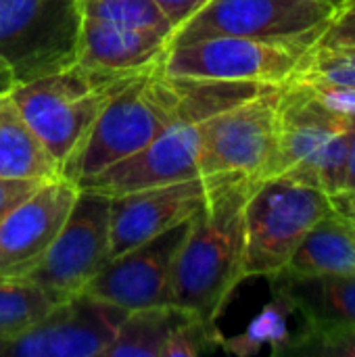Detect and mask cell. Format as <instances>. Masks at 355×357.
Returning a JSON list of instances; mask_svg holds the SVG:
<instances>
[{
  "mask_svg": "<svg viewBox=\"0 0 355 357\" xmlns=\"http://www.w3.org/2000/svg\"><path fill=\"white\" fill-rule=\"evenodd\" d=\"M274 86L257 82L203 79L167 73L163 63L140 71L117 92L77 149L63 163L61 176L77 182L144 149L178 123H201Z\"/></svg>",
  "mask_w": 355,
  "mask_h": 357,
  "instance_id": "cell-1",
  "label": "cell"
},
{
  "mask_svg": "<svg viewBox=\"0 0 355 357\" xmlns=\"http://www.w3.org/2000/svg\"><path fill=\"white\" fill-rule=\"evenodd\" d=\"M77 184L67 178L44 182L0 220V276H27L63 228Z\"/></svg>",
  "mask_w": 355,
  "mask_h": 357,
  "instance_id": "cell-15",
  "label": "cell"
},
{
  "mask_svg": "<svg viewBox=\"0 0 355 357\" xmlns=\"http://www.w3.org/2000/svg\"><path fill=\"white\" fill-rule=\"evenodd\" d=\"M310 48L312 44L305 42L213 36L169 46L163 67L174 75L282 86L291 79Z\"/></svg>",
  "mask_w": 355,
  "mask_h": 357,
  "instance_id": "cell-10",
  "label": "cell"
},
{
  "mask_svg": "<svg viewBox=\"0 0 355 357\" xmlns=\"http://www.w3.org/2000/svg\"><path fill=\"white\" fill-rule=\"evenodd\" d=\"M157 6L163 10L167 21L178 29L182 23H186L199 8H203L209 0H155ZM176 33V31H174Z\"/></svg>",
  "mask_w": 355,
  "mask_h": 357,
  "instance_id": "cell-28",
  "label": "cell"
},
{
  "mask_svg": "<svg viewBox=\"0 0 355 357\" xmlns=\"http://www.w3.org/2000/svg\"><path fill=\"white\" fill-rule=\"evenodd\" d=\"M13 86H15V79H13L10 71L0 63V94L10 92V88H13Z\"/></svg>",
  "mask_w": 355,
  "mask_h": 357,
  "instance_id": "cell-30",
  "label": "cell"
},
{
  "mask_svg": "<svg viewBox=\"0 0 355 357\" xmlns=\"http://www.w3.org/2000/svg\"><path fill=\"white\" fill-rule=\"evenodd\" d=\"M352 2H355V0H352ZM345 6H347V4H345Z\"/></svg>",
  "mask_w": 355,
  "mask_h": 357,
  "instance_id": "cell-34",
  "label": "cell"
},
{
  "mask_svg": "<svg viewBox=\"0 0 355 357\" xmlns=\"http://www.w3.org/2000/svg\"><path fill=\"white\" fill-rule=\"evenodd\" d=\"M278 98L274 86L199 123L201 176H274L278 155Z\"/></svg>",
  "mask_w": 355,
  "mask_h": 357,
  "instance_id": "cell-7",
  "label": "cell"
},
{
  "mask_svg": "<svg viewBox=\"0 0 355 357\" xmlns=\"http://www.w3.org/2000/svg\"><path fill=\"white\" fill-rule=\"evenodd\" d=\"M77 0H0V63L15 86L77 61Z\"/></svg>",
  "mask_w": 355,
  "mask_h": 357,
  "instance_id": "cell-6",
  "label": "cell"
},
{
  "mask_svg": "<svg viewBox=\"0 0 355 357\" xmlns=\"http://www.w3.org/2000/svg\"><path fill=\"white\" fill-rule=\"evenodd\" d=\"M209 188L211 176H201L111 197V257L197 215L207 201Z\"/></svg>",
  "mask_w": 355,
  "mask_h": 357,
  "instance_id": "cell-13",
  "label": "cell"
},
{
  "mask_svg": "<svg viewBox=\"0 0 355 357\" xmlns=\"http://www.w3.org/2000/svg\"><path fill=\"white\" fill-rule=\"evenodd\" d=\"M82 19L157 33L172 42L174 25L155 0H77Z\"/></svg>",
  "mask_w": 355,
  "mask_h": 357,
  "instance_id": "cell-22",
  "label": "cell"
},
{
  "mask_svg": "<svg viewBox=\"0 0 355 357\" xmlns=\"http://www.w3.org/2000/svg\"><path fill=\"white\" fill-rule=\"evenodd\" d=\"M169 40L151 31L92 19L80 21L77 63L109 71H142L163 63Z\"/></svg>",
  "mask_w": 355,
  "mask_h": 357,
  "instance_id": "cell-17",
  "label": "cell"
},
{
  "mask_svg": "<svg viewBox=\"0 0 355 357\" xmlns=\"http://www.w3.org/2000/svg\"><path fill=\"white\" fill-rule=\"evenodd\" d=\"M312 48L320 50H355V2L343 6L324 31L318 36Z\"/></svg>",
  "mask_w": 355,
  "mask_h": 357,
  "instance_id": "cell-26",
  "label": "cell"
},
{
  "mask_svg": "<svg viewBox=\"0 0 355 357\" xmlns=\"http://www.w3.org/2000/svg\"><path fill=\"white\" fill-rule=\"evenodd\" d=\"M337 211L326 192L287 176L257 180L245 205V276H278L310 234Z\"/></svg>",
  "mask_w": 355,
  "mask_h": 357,
  "instance_id": "cell-5",
  "label": "cell"
},
{
  "mask_svg": "<svg viewBox=\"0 0 355 357\" xmlns=\"http://www.w3.org/2000/svg\"><path fill=\"white\" fill-rule=\"evenodd\" d=\"M337 209L343 211L345 215H349L352 220H355V195L354 197H347V199L337 201Z\"/></svg>",
  "mask_w": 355,
  "mask_h": 357,
  "instance_id": "cell-31",
  "label": "cell"
},
{
  "mask_svg": "<svg viewBox=\"0 0 355 357\" xmlns=\"http://www.w3.org/2000/svg\"><path fill=\"white\" fill-rule=\"evenodd\" d=\"M6 347H8V341L0 337V357L6 356Z\"/></svg>",
  "mask_w": 355,
  "mask_h": 357,
  "instance_id": "cell-33",
  "label": "cell"
},
{
  "mask_svg": "<svg viewBox=\"0 0 355 357\" xmlns=\"http://www.w3.org/2000/svg\"><path fill=\"white\" fill-rule=\"evenodd\" d=\"M192 218L113 257L86 287V293L126 312L172 305L174 261L190 230Z\"/></svg>",
  "mask_w": 355,
  "mask_h": 357,
  "instance_id": "cell-12",
  "label": "cell"
},
{
  "mask_svg": "<svg viewBox=\"0 0 355 357\" xmlns=\"http://www.w3.org/2000/svg\"><path fill=\"white\" fill-rule=\"evenodd\" d=\"M44 182L38 178H0V220L33 195Z\"/></svg>",
  "mask_w": 355,
  "mask_h": 357,
  "instance_id": "cell-27",
  "label": "cell"
},
{
  "mask_svg": "<svg viewBox=\"0 0 355 357\" xmlns=\"http://www.w3.org/2000/svg\"><path fill=\"white\" fill-rule=\"evenodd\" d=\"M274 297L297 312L310 326H355V272L352 274H278Z\"/></svg>",
  "mask_w": 355,
  "mask_h": 357,
  "instance_id": "cell-16",
  "label": "cell"
},
{
  "mask_svg": "<svg viewBox=\"0 0 355 357\" xmlns=\"http://www.w3.org/2000/svg\"><path fill=\"white\" fill-rule=\"evenodd\" d=\"M278 354L305 357H355V326L305 324Z\"/></svg>",
  "mask_w": 355,
  "mask_h": 357,
  "instance_id": "cell-24",
  "label": "cell"
},
{
  "mask_svg": "<svg viewBox=\"0 0 355 357\" xmlns=\"http://www.w3.org/2000/svg\"><path fill=\"white\" fill-rule=\"evenodd\" d=\"M355 117L331 107L312 86L285 82L278 98L274 176L314 186L335 201L343 192Z\"/></svg>",
  "mask_w": 355,
  "mask_h": 357,
  "instance_id": "cell-3",
  "label": "cell"
},
{
  "mask_svg": "<svg viewBox=\"0 0 355 357\" xmlns=\"http://www.w3.org/2000/svg\"><path fill=\"white\" fill-rule=\"evenodd\" d=\"M335 15L320 0H209L176 29L169 46L213 36L314 46Z\"/></svg>",
  "mask_w": 355,
  "mask_h": 357,
  "instance_id": "cell-8",
  "label": "cell"
},
{
  "mask_svg": "<svg viewBox=\"0 0 355 357\" xmlns=\"http://www.w3.org/2000/svg\"><path fill=\"white\" fill-rule=\"evenodd\" d=\"M56 303L50 293L27 276H0V337L10 343Z\"/></svg>",
  "mask_w": 355,
  "mask_h": 357,
  "instance_id": "cell-21",
  "label": "cell"
},
{
  "mask_svg": "<svg viewBox=\"0 0 355 357\" xmlns=\"http://www.w3.org/2000/svg\"><path fill=\"white\" fill-rule=\"evenodd\" d=\"M192 316L174 303L132 310L123 316L105 357H163L169 337Z\"/></svg>",
  "mask_w": 355,
  "mask_h": 357,
  "instance_id": "cell-20",
  "label": "cell"
},
{
  "mask_svg": "<svg viewBox=\"0 0 355 357\" xmlns=\"http://www.w3.org/2000/svg\"><path fill=\"white\" fill-rule=\"evenodd\" d=\"M355 195V126L352 132V140H349V153H347V167H345V184H343V192L337 201L354 197ZM335 201V203H337Z\"/></svg>",
  "mask_w": 355,
  "mask_h": 357,
  "instance_id": "cell-29",
  "label": "cell"
},
{
  "mask_svg": "<svg viewBox=\"0 0 355 357\" xmlns=\"http://www.w3.org/2000/svg\"><path fill=\"white\" fill-rule=\"evenodd\" d=\"M287 274H352L355 272V220L333 211L303 238ZM280 272V274H282Z\"/></svg>",
  "mask_w": 355,
  "mask_h": 357,
  "instance_id": "cell-19",
  "label": "cell"
},
{
  "mask_svg": "<svg viewBox=\"0 0 355 357\" xmlns=\"http://www.w3.org/2000/svg\"><path fill=\"white\" fill-rule=\"evenodd\" d=\"M320 2H324V4H331V6H333V8H335L337 13H339V10H341V8H343L345 4H349L352 0H320Z\"/></svg>",
  "mask_w": 355,
  "mask_h": 357,
  "instance_id": "cell-32",
  "label": "cell"
},
{
  "mask_svg": "<svg viewBox=\"0 0 355 357\" xmlns=\"http://www.w3.org/2000/svg\"><path fill=\"white\" fill-rule=\"evenodd\" d=\"M138 73L96 69L75 61L56 73L13 86L10 96L63 169L107 102Z\"/></svg>",
  "mask_w": 355,
  "mask_h": 357,
  "instance_id": "cell-4",
  "label": "cell"
},
{
  "mask_svg": "<svg viewBox=\"0 0 355 357\" xmlns=\"http://www.w3.org/2000/svg\"><path fill=\"white\" fill-rule=\"evenodd\" d=\"M222 337L216 322L192 316L169 337L163 357H197L216 351L222 345Z\"/></svg>",
  "mask_w": 355,
  "mask_h": 357,
  "instance_id": "cell-25",
  "label": "cell"
},
{
  "mask_svg": "<svg viewBox=\"0 0 355 357\" xmlns=\"http://www.w3.org/2000/svg\"><path fill=\"white\" fill-rule=\"evenodd\" d=\"M199 153V123H178L134 155L98 174L84 176L75 184L82 190L117 197L140 188L201 178Z\"/></svg>",
  "mask_w": 355,
  "mask_h": 357,
  "instance_id": "cell-14",
  "label": "cell"
},
{
  "mask_svg": "<svg viewBox=\"0 0 355 357\" xmlns=\"http://www.w3.org/2000/svg\"><path fill=\"white\" fill-rule=\"evenodd\" d=\"M291 79L320 88L355 90V50L310 48Z\"/></svg>",
  "mask_w": 355,
  "mask_h": 357,
  "instance_id": "cell-23",
  "label": "cell"
},
{
  "mask_svg": "<svg viewBox=\"0 0 355 357\" xmlns=\"http://www.w3.org/2000/svg\"><path fill=\"white\" fill-rule=\"evenodd\" d=\"M128 312L86 291L59 301L40 322L15 337L10 357H105Z\"/></svg>",
  "mask_w": 355,
  "mask_h": 357,
  "instance_id": "cell-11",
  "label": "cell"
},
{
  "mask_svg": "<svg viewBox=\"0 0 355 357\" xmlns=\"http://www.w3.org/2000/svg\"><path fill=\"white\" fill-rule=\"evenodd\" d=\"M0 178H61V165L29 128L10 92L0 94Z\"/></svg>",
  "mask_w": 355,
  "mask_h": 357,
  "instance_id": "cell-18",
  "label": "cell"
},
{
  "mask_svg": "<svg viewBox=\"0 0 355 357\" xmlns=\"http://www.w3.org/2000/svg\"><path fill=\"white\" fill-rule=\"evenodd\" d=\"M109 209L111 197L80 188L63 228L27 278L56 301L84 293L113 259Z\"/></svg>",
  "mask_w": 355,
  "mask_h": 357,
  "instance_id": "cell-9",
  "label": "cell"
},
{
  "mask_svg": "<svg viewBox=\"0 0 355 357\" xmlns=\"http://www.w3.org/2000/svg\"><path fill=\"white\" fill-rule=\"evenodd\" d=\"M257 178L211 176L203 209L178 249L172 272V301L190 314L218 322L245 276V205Z\"/></svg>",
  "mask_w": 355,
  "mask_h": 357,
  "instance_id": "cell-2",
  "label": "cell"
}]
</instances>
